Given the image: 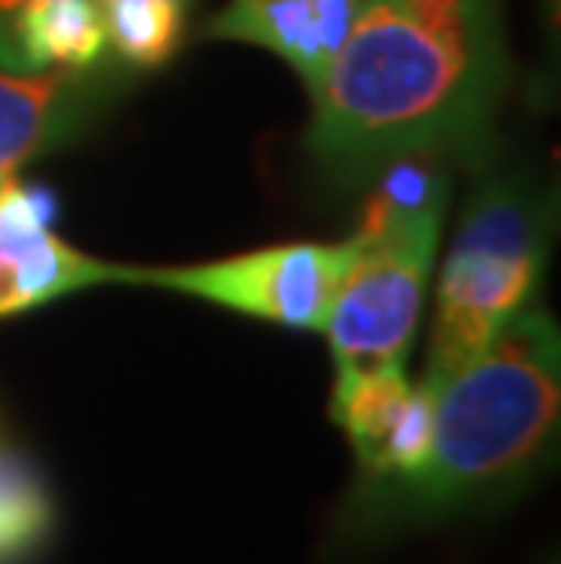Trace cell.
Masks as SVG:
<instances>
[{"label": "cell", "mask_w": 561, "mask_h": 564, "mask_svg": "<svg viewBox=\"0 0 561 564\" xmlns=\"http://www.w3.org/2000/svg\"><path fill=\"white\" fill-rule=\"evenodd\" d=\"M420 470L362 481L346 528L362 535L423 524L518 488L558 437L561 335L551 314L521 310L493 343L441 382Z\"/></svg>", "instance_id": "6da1fadb"}, {"label": "cell", "mask_w": 561, "mask_h": 564, "mask_svg": "<svg viewBox=\"0 0 561 564\" xmlns=\"http://www.w3.org/2000/svg\"><path fill=\"white\" fill-rule=\"evenodd\" d=\"M499 55L423 26L401 0H368L350 37L310 91V150L339 178L431 158L482 135L499 91Z\"/></svg>", "instance_id": "7a4b0ae2"}, {"label": "cell", "mask_w": 561, "mask_h": 564, "mask_svg": "<svg viewBox=\"0 0 561 564\" xmlns=\"http://www.w3.org/2000/svg\"><path fill=\"white\" fill-rule=\"evenodd\" d=\"M445 197L449 178L427 158H401L379 172L325 321L336 379L404 365L427 303Z\"/></svg>", "instance_id": "3957f363"}, {"label": "cell", "mask_w": 561, "mask_h": 564, "mask_svg": "<svg viewBox=\"0 0 561 564\" xmlns=\"http://www.w3.org/2000/svg\"><path fill=\"white\" fill-rule=\"evenodd\" d=\"M547 267V215L518 183L474 194L438 281L431 357L420 387L438 390L471 365L499 328L529 310Z\"/></svg>", "instance_id": "277c9868"}, {"label": "cell", "mask_w": 561, "mask_h": 564, "mask_svg": "<svg viewBox=\"0 0 561 564\" xmlns=\"http://www.w3.org/2000/svg\"><path fill=\"white\" fill-rule=\"evenodd\" d=\"M354 241H295L190 267H117V284H147L300 332H325Z\"/></svg>", "instance_id": "5b68a950"}, {"label": "cell", "mask_w": 561, "mask_h": 564, "mask_svg": "<svg viewBox=\"0 0 561 564\" xmlns=\"http://www.w3.org/2000/svg\"><path fill=\"white\" fill-rule=\"evenodd\" d=\"M95 284H117V262L69 248L52 230L44 200L0 178V317H15Z\"/></svg>", "instance_id": "8992f818"}, {"label": "cell", "mask_w": 561, "mask_h": 564, "mask_svg": "<svg viewBox=\"0 0 561 564\" xmlns=\"http://www.w3.org/2000/svg\"><path fill=\"white\" fill-rule=\"evenodd\" d=\"M110 69H11L0 66V178L63 147L99 106Z\"/></svg>", "instance_id": "52a82bcc"}, {"label": "cell", "mask_w": 561, "mask_h": 564, "mask_svg": "<svg viewBox=\"0 0 561 564\" xmlns=\"http://www.w3.org/2000/svg\"><path fill=\"white\" fill-rule=\"evenodd\" d=\"M368 0H230L205 37L259 44L284 58L314 91L350 37Z\"/></svg>", "instance_id": "ba28073f"}, {"label": "cell", "mask_w": 561, "mask_h": 564, "mask_svg": "<svg viewBox=\"0 0 561 564\" xmlns=\"http://www.w3.org/2000/svg\"><path fill=\"white\" fill-rule=\"evenodd\" d=\"M55 535V499L26 455L0 441V564H33Z\"/></svg>", "instance_id": "9c48e42d"}, {"label": "cell", "mask_w": 561, "mask_h": 564, "mask_svg": "<svg viewBox=\"0 0 561 564\" xmlns=\"http://www.w3.org/2000/svg\"><path fill=\"white\" fill-rule=\"evenodd\" d=\"M412 393V382L404 376V365H387L362 371V376H343L332 390V419L350 441V448L362 463V470L376 459L379 444L387 441L393 419L401 415L404 401Z\"/></svg>", "instance_id": "30bf717a"}, {"label": "cell", "mask_w": 561, "mask_h": 564, "mask_svg": "<svg viewBox=\"0 0 561 564\" xmlns=\"http://www.w3.org/2000/svg\"><path fill=\"white\" fill-rule=\"evenodd\" d=\"M106 30V52L121 63L153 69L175 55L186 30V0H95Z\"/></svg>", "instance_id": "8fae6325"}, {"label": "cell", "mask_w": 561, "mask_h": 564, "mask_svg": "<svg viewBox=\"0 0 561 564\" xmlns=\"http://www.w3.org/2000/svg\"><path fill=\"white\" fill-rule=\"evenodd\" d=\"M434 437V393L427 387H412L401 415L393 419L387 441L379 444L376 459L365 466V481H384V477H404L420 470V463L431 452Z\"/></svg>", "instance_id": "7c38bea8"}, {"label": "cell", "mask_w": 561, "mask_h": 564, "mask_svg": "<svg viewBox=\"0 0 561 564\" xmlns=\"http://www.w3.org/2000/svg\"><path fill=\"white\" fill-rule=\"evenodd\" d=\"M423 26H431L441 37L456 41L471 52L499 55L493 0H401Z\"/></svg>", "instance_id": "4fadbf2b"}, {"label": "cell", "mask_w": 561, "mask_h": 564, "mask_svg": "<svg viewBox=\"0 0 561 564\" xmlns=\"http://www.w3.org/2000/svg\"><path fill=\"white\" fill-rule=\"evenodd\" d=\"M26 4H33V0H0V22H8L19 8H26Z\"/></svg>", "instance_id": "5bb4252c"}]
</instances>
